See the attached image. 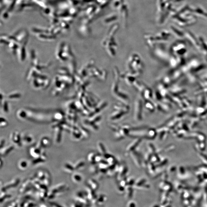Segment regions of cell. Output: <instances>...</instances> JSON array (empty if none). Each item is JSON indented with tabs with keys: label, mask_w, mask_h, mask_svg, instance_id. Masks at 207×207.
Listing matches in <instances>:
<instances>
[{
	"label": "cell",
	"mask_w": 207,
	"mask_h": 207,
	"mask_svg": "<svg viewBox=\"0 0 207 207\" xmlns=\"http://www.w3.org/2000/svg\"><path fill=\"white\" fill-rule=\"evenodd\" d=\"M131 130V127L129 125H124L120 127L119 131V133L124 138L127 136L129 135Z\"/></svg>",
	"instance_id": "cell-4"
},
{
	"label": "cell",
	"mask_w": 207,
	"mask_h": 207,
	"mask_svg": "<svg viewBox=\"0 0 207 207\" xmlns=\"http://www.w3.org/2000/svg\"><path fill=\"white\" fill-rule=\"evenodd\" d=\"M81 131L82 133L83 132V134L84 135V136L86 137H88L90 135V133H89L88 131H87L86 129L81 127Z\"/></svg>",
	"instance_id": "cell-16"
},
{
	"label": "cell",
	"mask_w": 207,
	"mask_h": 207,
	"mask_svg": "<svg viewBox=\"0 0 207 207\" xmlns=\"http://www.w3.org/2000/svg\"><path fill=\"white\" fill-rule=\"evenodd\" d=\"M19 165L21 169H24V168L27 167V163L25 161H21L19 164Z\"/></svg>",
	"instance_id": "cell-14"
},
{
	"label": "cell",
	"mask_w": 207,
	"mask_h": 207,
	"mask_svg": "<svg viewBox=\"0 0 207 207\" xmlns=\"http://www.w3.org/2000/svg\"><path fill=\"white\" fill-rule=\"evenodd\" d=\"M96 154L94 153H91L89 154L88 156V160L92 165L96 164V163L95 162V157Z\"/></svg>",
	"instance_id": "cell-9"
},
{
	"label": "cell",
	"mask_w": 207,
	"mask_h": 207,
	"mask_svg": "<svg viewBox=\"0 0 207 207\" xmlns=\"http://www.w3.org/2000/svg\"><path fill=\"white\" fill-rule=\"evenodd\" d=\"M19 203H18L17 200L16 201L13 202L10 205H9L8 207H18L19 206Z\"/></svg>",
	"instance_id": "cell-17"
},
{
	"label": "cell",
	"mask_w": 207,
	"mask_h": 207,
	"mask_svg": "<svg viewBox=\"0 0 207 207\" xmlns=\"http://www.w3.org/2000/svg\"><path fill=\"white\" fill-rule=\"evenodd\" d=\"M103 160V157L101 155H96V157H95V162L97 163H100Z\"/></svg>",
	"instance_id": "cell-15"
},
{
	"label": "cell",
	"mask_w": 207,
	"mask_h": 207,
	"mask_svg": "<svg viewBox=\"0 0 207 207\" xmlns=\"http://www.w3.org/2000/svg\"><path fill=\"white\" fill-rule=\"evenodd\" d=\"M24 207H37L36 203L32 201H27Z\"/></svg>",
	"instance_id": "cell-10"
},
{
	"label": "cell",
	"mask_w": 207,
	"mask_h": 207,
	"mask_svg": "<svg viewBox=\"0 0 207 207\" xmlns=\"http://www.w3.org/2000/svg\"><path fill=\"white\" fill-rule=\"evenodd\" d=\"M86 125L89 127L90 129L94 131H97L99 129V127L96 125L95 123L92 122L91 121H86L85 122Z\"/></svg>",
	"instance_id": "cell-7"
},
{
	"label": "cell",
	"mask_w": 207,
	"mask_h": 207,
	"mask_svg": "<svg viewBox=\"0 0 207 207\" xmlns=\"http://www.w3.org/2000/svg\"><path fill=\"white\" fill-rule=\"evenodd\" d=\"M98 150L100 154L103 155L106 153V149L104 144L101 142H98L97 143Z\"/></svg>",
	"instance_id": "cell-6"
},
{
	"label": "cell",
	"mask_w": 207,
	"mask_h": 207,
	"mask_svg": "<svg viewBox=\"0 0 207 207\" xmlns=\"http://www.w3.org/2000/svg\"><path fill=\"white\" fill-rule=\"evenodd\" d=\"M95 165H93V166L91 168L90 170L92 173H96L99 171V167L98 166Z\"/></svg>",
	"instance_id": "cell-13"
},
{
	"label": "cell",
	"mask_w": 207,
	"mask_h": 207,
	"mask_svg": "<svg viewBox=\"0 0 207 207\" xmlns=\"http://www.w3.org/2000/svg\"><path fill=\"white\" fill-rule=\"evenodd\" d=\"M20 182V180L19 179H15L13 180L11 182L8 183L7 185H5L3 187L2 190H1V191H5L6 190H8L9 189L11 188L16 187L19 183ZM2 189L1 190H2Z\"/></svg>",
	"instance_id": "cell-5"
},
{
	"label": "cell",
	"mask_w": 207,
	"mask_h": 207,
	"mask_svg": "<svg viewBox=\"0 0 207 207\" xmlns=\"http://www.w3.org/2000/svg\"><path fill=\"white\" fill-rule=\"evenodd\" d=\"M130 155L136 166L138 168H140L142 165V163L140 157L138 152L136 151H133L130 152Z\"/></svg>",
	"instance_id": "cell-2"
},
{
	"label": "cell",
	"mask_w": 207,
	"mask_h": 207,
	"mask_svg": "<svg viewBox=\"0 0 207 207\" xmlns=\"http://www.w3.org/2000/svg\"><path fill=\"white\" fill-rule=\"evenodd\" d=\"M72 180L74 182H80L81 180V176L80 175L77 174H74L72 176Z\"/></svg>",
	"instance_id": "cell-11"
},
{
	"label": "cell",
	"mask_w": 207,
	"mask_h": 207,
	"mask_svg": "<svg viewBox=\"0 0 207 207\" xmlns=\"http://www.w3.org/2000/svg\"><path fill=\"white\" fill-rule=\"evenodd\" d=\"M128 169L127 167L125 165H122L120 166L119 167V176H122L126 174L128 172Z\"/></svg>",
	"instance_id": "cell-8"
},
{
	"label": "cell",
	"mask_w": 207,
	"mask_h": 207,
	"mask_svg": "<svg viewBox=\"0 0 207 207\" xmlns=\"http://www.w3.org/2000/svg\"><path fill=\"white\" fill-rule=\"evenodd\" d=\"M49 207H63L59 205V204H56V203H49Z\"/></svg>",
	"instance_id": "cell-18"
},
{
	"label": "cell",
	"mask_w": 207,
	"mask_h": 207,
	"mask_svg": "<svg viewBox=\"0 0 207 207\" xmlns=\"http://www.w3.org/2000/svg\"><path fill=\"white\" fill-rule=\"evenodd\" d=\"M68 187L64 184H59L54 186L49 192L54 195L55 198L60 196L68 191Z\"/></svg>",
	"instance_id": "cell-1"
},
{
	"label": "cell",
	"mask_w": 207,
	"mask_h": 207,
	"mask_svg": "<svg viewBox=\"0 0 207 207\" xmlns=\"http://www.w3.org/2000/svg\"><path fill=\"white\" fill-rule=\"evenodd\" d=\"M142 141V138H135L133 142L130 143L127 147L126 151L127 152H130L134 151Z\"/></svg>",
	"instance_id": "cell-3"
},
{
	"label": "cell",
	"mask_w": 207,
	"mask_h": 207,
	"mask_svg": "<svg viewBox=\"0 0 207 207\" xmlns=\"http://www.w3.org/2000/svg\"><path fill=\"white\" fill-rule=\"evenodd\" d=\"M85 165V162L83 160H80L76 164L75 167H74L75 169L78 170L83 167Z\"/></svg>",
	"instance_id": "cell-12"
},
{
	"label": "cell",
	"mask_w": 207,
	"mask_h": 207,
	"mask_svg": "<svg viewBox=\"0 0 207 207\" xmlns=\"http://www.w3.org/2000/svg\"><path fill=\"white\" fill-rule=\"evenodd\" d=\"M39 207H48V206H47L46 204H41L40 205V206H39Z\"/></svg>",
	"instance_id": "cell-19"
}]
</instances>
